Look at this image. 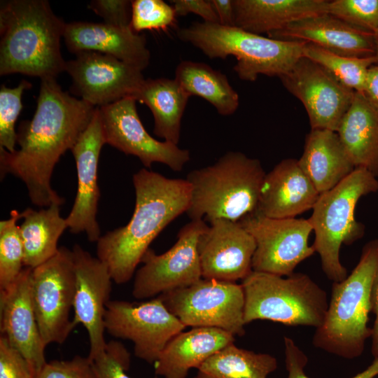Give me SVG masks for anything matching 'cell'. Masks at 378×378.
<instances>
[{"mask_svg":"<svg viewBox=\"0 0 378 378\" xmlns=\"http://www.w3.org/2000/svg\"><path fill=\"white\" fill-rule=\"evenodd\" d=\"M36 104L31 120L22 121L17 132L20 148H0L1 178L9 174L21 179L38 206H61L64 199L50 185L54 167L71 150L97 107L64 92L52 77L41 79Z\"/></svg>","mask_w":378,"mask_h":378,"instance_id":"cell-1","label":"cell"},{"mask_svg":"<svg viewBox=\"0 0 378 378\" xmlns=\"http://www.w3.org/2000/svg\"><path fill=\"white\" fill-rule=\"evenodd\" d=\"M136 201L125 226L100 237L97 257L108 267L113 281L128 282L150 243L171 222L187 211L190 186L186 179L169 178L146 168L132 177Z\"/></svg>","mask_w":378,"mask_h":378,"instance_id":"cell-2","label":"cell"},{"mask_svg":"<svg viewBox=\"0 0 378 378\" xmlns=\"http://www.w3.org/2000/svg\"><path fill=\"white\" fill-rule=\"evenodd\" d=\"M66 24L46 0L0 4V75L56 78L65 70L60 39Z\"/></svg>","mask_w":378,"mask_h":378,"instance_id":"cell-3","label":"cell"},{"mask_svg":"<svg viewBox=\"0 0 378 378\" xmlns=\"http://www.w3.org/2000/svg\"><path fill=\"white\" fill-rule=\"evenodd\" d=\"M377 275L378 239H374L365 244L352 272L333 282L323 321L313 336L315 347L346 359L362 355L372 332L368 324Z\"/></svg>","mask_w":378,"mask_h":378,"instance_id":"cell-4","label":"cell"},{"mask_svg":"<svg viewBox=\"0 0 378 378\" xmlns=\"http://www.w3.org/2000/svg\"><path fill=\"white\" fill-rule=\"evenodd\" d=\"M266 173L259 160L229 151L214 164L190 172L191 220L239 221L255 211Z\"/></svg>","mask_w":378,"mask_h":378,"instance_id":"cell-5","label":"cell"},{"mask_svg":"<svg viewBox=\"0 0 378 378\" xmlns=\"http://www.w3.org/2000/svg\"><path fill=\"white\" fill-rule=\"evenodd\" d=\"M177 36L210 59L235 57L234 71L240 79L250 82L260 74L281 78L302 56L304 45L303 42L276 40L237 27L205 22H195L181 28Z\"/></svg>","mask_w":378,"mask_h":378,"instance_id":"cell-6","label":"cell"},{"mask_svg":"<svg viewBox=\"0 0 378 378\" xmlns=\"http://www.w3.org/2000/svg\"><path fill=\"white\" fill-rule=\"evenodd\" d=\"M378 192V179L361 167L356 168L331 190L319 195L309 219L315 234L312 245L320 256L322 270L329 280L338 282L347 276L340 260L342 244L350 245L365 234L355 219L359 200Z\"/></svg>","mask_w":378,"mask_h":378,"instance_id":"cell-7","label":"cell"},{"mask_svg":"<svg viewBox=\"0 0 378 378\" xmlns=\"http://www.w3.org/2000/svg\"><path fill=\"white\" fill-rule=\"evenodd\" d=\"M241 285L246 325L269 320L317 328L323 321L328 304L327 293L307 274L282 276L252 270Z\"/></svg>","mask_w":378,"mask_h":378,"instance_id":"cell-8","label":"cell"},{"mask_svg":"<svg viewBox=\"0 0 378 378\" xmlns=\"http://www.w3.org/2000/svg\"><path fill=\"white\" fill-rule=\"evenodd\" d=\"M158 297L186 327H211L233 335L245 333L244 295L236 282L202 278Z\"/></svg>","mask_w":378,"mask_h":378,"instance_id":"cell-9","label":"cell"},{"mask_svg":"<svg viewBox=\"0 0 378 378\" xmlns=\"http://www.w3.org/2000/svg\"><path fill=\"white\" fill-rule=\"evenodd\" d=\"M76 289L72 250L65 246L32 268L31 293L42 339L47 346L64 343L75 326L70 319Z\"/></svg>","mask_w":378,"mask_h":378,"instance_id":"cell-10","label":"cell"},{"mask_svg":"<svg viewBox=\"0 0 378 378\" xmlns=\"http://www.w3.org/2000/svg\"><path fill=\"white\" fill-rule=\"evenodd\" d=\"M106 331L134 343V355L154 364L167 344L186 326L158 296L142 302L110 300L104 316Z\"/></svg>","mask_w":378,"mask_h":378,"instance_id":"cell-11","label":"cell"},{"mask_svg":"<svg viewBox=\"0 0 378 378\" xmlns=\"http://www.w3.org/2000/svg\"><path fill=\"white\" fill-rule=\"evenodd\" d=\"M204 220H191L179 230L172 248L162 254L150 248L136 272L133 296L139 300L188 287L202 278L197 251L198 239L207 227Z\"/></svg>","mask_w":378,"mask_h":378,"instance_id":"cell-12","label":"cell"},{"mask_svg":"<svg viewBox=\"0 0 378 378\" xmlns=\"http://www.w3.org/2000/svg\"><path fill=\"white\" fill-rule=\"evenodd\" d=\"M239 222L255 241L253 271L289 276L315 253L313 246L309 244L313 231L309 219L272 218L254 211Z\"/></svg>","mask_w":378,"mask_h":378,"instance_id":"cell-13","label":"cell"},{"mask_svg":"<svg viewBox=\"0 0 378 378\" xmlns=\"http://www.w3.org/2000/svg\"><path fill=\"white\" fill-rule=\"evenodd\" d=\"M136 102L133 97H126L99 107L106 144L136 156L146 168L159 162L174 172L181 171L190 159V151L151 136L139 118Z\"/></svg>","mask_w":378,"mask_h":378,"instance_id":"cell-14","label":"cell"},{"mask_svg":"<svg viewBox=\"0 0 378 378\" xmlns=\"http://www.w3.org/2000/svg\"><path fill=\"white\" fill-rule=\"evenodd\" d=\"M279 78L284 88L304 105L312 130L337 132L356 92L304 56Z\"/></svg>","mask_w":378,"mask_h":378,"instance_id":"cell-15","label":"cell"},{"mask_svg":"<svg viewBox=\"0 0 378 378\" xmlns=\"http://www.w3.org/2000/svg\"><path fill=\"white\" fill-rule=\"evenodd\" d=\"M64 71L72 80L71 92L96 107L132 97L145 80L139 69L97 52L76 54Z\"/></svg>","mask_w":378,"mask_h":378,"instance_id":"cell-16","label":"cell"},{"mask_svg":"<svg viewBox=\"0 0 378 378\" xmlns=\"http://www.w3.org/2000/svg\"><path fill=\"white\" fill-rule=\"evenodd\" d=\"M76 273L74 317L76 327L82 324L90 340V359L102 353L106 346L104 316L110 301L112 277L107 266L78 244L72 248Z\"/></svg>","mask_w":378,"mask_h":378,"instance_id":"cell-17","label":"cell"},{"mask_svg":"<svg viewBox=\"0 0 378 378\" xmlns=\"http://www.w3.org/2000/svg\"><path fill=\"white\" fill-rule=\"evenodd\" d=\"M255 248L253 236L239 221L223 218L210 221L197 242L202 278L243 280L253 270Z\"/></svg>","mask_w":378,"mask_h":378,"instance_id":"cell-18","label":"cell"},{"mask_svg":"<svg viewBox=\"0 0 378 378\" xmlns=\"http://www.w3.org/2000/svg\"><path fill=\"white\" fill-rule=\"evenodd\" d=\"M106 144L99 107L71 148L76 164L78 187L75 201L66 218L71 233L85 232L90 241L101 237L97 220L100 196L98 164L102 146Z\"/></svg>","mask_w":378,"mask_h":378,"instance_id":"cell-19","label":"cell"},{"mask_svg":"<svg viewBox=\"0 0 378 378\" xmlns=\"http://www.w3.org/2000/svg\"><path fill=\"white\" fill-rule=\"evenodd\" d=\"M31 270L23 268L14 282L0 290V329L1 335L27 360L34 376L47 361L46 345L32 302Z\"/></svg>","mask_w":378,"mask_h":378,"instance_id":"cell-20","label":"cell"},{"mask_svg":"<svg viewBox=\"0 0 378 378\" xmlns=\"http://www.w3.org/2000/svg\"><path fill=\"white\" fill-rule=\"evenodd\" d=\"M267 35L276 40L312 43L347 57L375 55L374 33L356 28L329 13L299 20Z\"/></svg>","mask_w":378,"mask_h":378,"instance_id":"cell-21","label":"cell"},{"mask_svg":"<svg viewBox=\"0 0 378 378\" xmlns=\"http://www.w3.org/2000/svg\"><path fill=\"white\" fill-rule=\"evenodd\" d=\"M63 38L75 55L97 52L114 57L141 71L150 63V53L144 35L130 27L83 21L66 23Z\"/></svg>","mask_w":378,"mask_h":378,"instance_id":"cell-22","label":"cell"},{"mask_svg":"<svg viewBox=\"0 0 378 378\" xmlns=\"http://www.w3.org/2000/svg\"><path fill=\"white\" fill-rule=\"evenodd\" d=\"M319 195L298 160L284 159L266 173L255 211L272 218H295L312 209Z\"/></svg>","mask_w":378,"mask_h":378,"instance_id":"cell-23","label":"cell"},{"mask_svg":"<svg viewBox=\"0 0 378 378\" xmlns=\"http://www.w3.org/2000/svg\"><path fill=\"white\" fill-rule=\"evenodd\" d=\"M234 335L211 327L192 328L175 335L154 363L155 373L163 378H186L211 356L234 343Z\"/></svg>","mask_w":378,"mask_h":378,"instance_id":"cell-24","label":"cell"},{"mask_svg":"<svg viewBox=\"0 0 378 378\" xmlns=\"http://www.w3.org/2000/svg\"><path fill=\"white\" fill-rule=\"evenodd\" d=\"M298 160L319 194L333 188L356 169L337 132L329 130H311Z\"/></svg>","mask_w":378,"mask_h":378,"instance_id":"cell-25","label":"cell"},{"mask_svg":"<svg viewBox=\"0 0 378 378\" xmlns=\"http://www.w3.org/2000/svg\"><path fill=\"white\" fill-rule=\"evenodd\" d=\"M234 25L246 31L270 34L299 20L328 13L326 0H232Z\"/></svg>","mask_w":378,"mask_h":378,"instance_id":"cell-26","label":"cell"},{"mask_svg":"<svg viewBox=\"0 0 378 378\" xmlns=\"http://www.w3.org/2000/svg\"><path fill=\"white\" fill-rule=\"evenodd\" d=\"M337 133L355 167L378 178V108L355 92Z\"/></svg>","mask_w":378,"mask_h":378,"instance_id":"cell-27","label":"cell"},{"mask_svg":"<svg viewBox=\"0 0 378 378\" xmlns=\"http://www.w3.org/2000/svg\"><path fill=\"white\" fill-rule=\"evenodd\" d=\"M132 97L150 108L155 134L178 145L181 120L190 97L181 85L174 78L145 79Z\"/></svg>","mask_w":378,"mask_h":378,"instance_id":"cell-28","label":"cell"},{"mask_svg":"<svg viewBox=\"0 0 378 378\" xmlns=\"http://www.w3.org/2000/svg\"><path fill=\"white\" fill-rule=\"evenodd\" d=\"M60 205L34 210L27 208L20 213L19 225L24 248V266L34 268L51 258L58 251L57 243L68 228L66 218L60 215Z\"/></svg>","mask_w":378,"mask_h":378,"instance_id":"cell-29","label":"cell"},{"mask_svg":"<svg viewBox=\"0 0 378 378\" xmlns=\"http://www.w3.org/2000/svg\"><path fill=\"white\" fill-rule=\"evenodd\" d=\"M174 79L191 96H199L224 116L231 115L239 105L237 91L227 76L202 62L183 60L176 66Z\"/></svg>","mask_w":378,"mask_h":378,"instance_id":"cell-30","label":"cell"},{"mask_svg":"<svg viewBox=\"0 0 378 378\" xmlns=\"http://www.w3.org/2000/svg\"><path fill=\"white\" fill-rule=\"evenodd\" d=\"M277 368L275 357L234 343L208 358L197 369L200 378H267Z\"/></svg>","mask_w":378,"mask_h":378,"instance_id":"cell-31","label":"cell"},{"mask_svg":"<svg viewBox=\"0 0 378 378\" xmlns=\"http://www.w3.org/2000/svg\"><path fill=\"white\" fill-rule=\"evenodd\" d=\"M302 56L322 66L340 83L356 92L363 93L369 69L377 64L376 57H347L304 43Z\"/></svg>","mask_w":378,"mask_h":378,"instance_id":"cell-32","label":"cell"},{"mask_svg":"<svg viewBox=\"0 0 378 378\" xmlns=\"http://www.w3.org/2000/svg\"><path fill=\"white\" fill-rule=\"evenodd\" d=\"M20 213L10 211V217L0 222V290L18 277L24 266V248L17 221Z\"/></svg>","mask_w":378,"mask_h":378,"instance_id":"cell-33","label":"cell"},{"mask_svg":"<svg viewBox=\"0 0 378 378\" xmlns=\"http://www.w3.org/2000/svg\"><path fill=\"white\" fill-rule=\"evenodd\" d=\"M31 84L22 80L18 86L8 88L2 85L0 88V148L8 152L15 150L17 132L15 122L22 108V95Z\"/></svg>","mask_w":378,"mask_h":378,"instance_id":"cell-34","label":"cell"},{"mask_svg":"<svg viewBox=\"0 0 378 378\" xmlns=\"http://www.w3.org/2000/svg\"><path fill=\"white\" fill-rule=\"evenodd\" d=\"M328 13L361 30H378V0L329 1Z\"/></svg>","mask_w":378,"mask_h":378,"instance_id":"cell-35","label":"cell"},{"mask_svg":"<svg viewBox=\"0 0 378 378\" xmlns=\"http://www.w3.org/2000/svg\"><path fill=\"white\" fill-rule=\"evenodd\" d=\"M172 6L162 0L132 1L130 27L138 33L142 30H165L176 21Z\"/></svg>","mask_w":378,"mask_h":378,"instance_id":"cell-36","label":"cell"},{"mask_svg":"<svg viewBox=\"0 0 378 378\" xmlns=\"http://www.w3.org/2000/svg\"><path fill=\"white\" fill-rule=\"evenodd\" d=\"M90 360L98 378H131L126 373L130 366V354L120 342H107L105 350Z\"/></svg>","mask_w":378,"mask_h":378,"instance_id":"cell-37","label":"cell"},{"mask_svg":"<svg viewBox=\"0 0 378 378\" xmlns=\"http://www.w3.org/2000/svg\"><path fill=\"white\" fill-rule=\"evenodd\" d=\"M33 378H98L88 356H75L71 360H54L46 363Z\"/></svg>","mask_w":378,"mask_h":378,"instance_id":"cell-38","label":"cell"},{"mask_svg":"<svg viewBox=\"0 0 378 378\" xmlns=\"http://www.w3.org/2000/svg\"><path fill=\"white\" fill-rule=\"evenodd\" d=\"M285 365L287 378H310L304 372L308 358L306 354L289 337H284ZM378 377V357L364 370L351 378H376Z\"/></svg>","mask_w":378,"mask_h":378,"instance_id":"cell-39","label":"cell"},{"mask_svg":"<svg viewBox=\"0 0 378 378\" xmlns=\"http://www.w3.org/2000/svg\"><path fill=\"white\" fill-rule=\"evenodd\" d=\"M88 8L100 16L106 24L120 27H130L132 1L92 0Z\"/></svg>","mask_w":378,"mask_h":378,"instance_id":"cell-40","label":"cell"},{"mask_svg":"<svg viewBox=\"0 0 378 378\" xmlns=\"http://www.w3.org/2000/svg\"><path fill=\"white\" fill-rule=\"evenodd\" d=\"M0 378H33L32 371L27 360L1 335Z\"/></svg>","mask_w":378,"mask_h":378,"instance_id":"cell-41","label":"cell"},{"mask_svg":"<svg viewBox=\"0 0 378 378\" xmlns=\"http://www.w3.org/2000/svg\"><path fill=\"white\" fill-rule=\"evenodd\" d=\"M170 2L176 16L194 13L201 17L205 22L219 24L211 0H172Z\"/></svg>","mask_w":378,"mask_h":378,"instance_id":"cell-42","label":"cell"},{"mask_svg":"<svg viewBox=\"0 0 378 378\" xmlns=\"http://www.w3.org/2000/svg\"><path fill=\"white\" fill-rule=\"evenodd\" d=\"M211 2L219 24L224 27H235L232 0H211Z\"/></svg>","mask_w":378,"mask_h":378,"instance_id":"cell-43","label":"cell"},{"mask_svg":"<svg viewBox=\"0 0 378 378\" xmlns=\"http://www.w3.org/2000/svg\"><path fill=\"white\" fill-rule=\"evenodd\" d=\"M372 312L374 314V321L372 327L371 354L376 358L378 357V275L372 292Z\"/></svg>","mask_w":378,"mask_h":378,"instance_id":"cell-44","label":"cell"},{"mask_svg":"<svg viewBox=\"0 0 378 378\" xmlns=\"http://www.w3.org/2000/svg\"><path fill=\"white\" fill-rule=\"evenodd\" d=\"M363 94L378 108V64L370 67Z\"/></svg>","mask_w":378,"mask_h":378,"instance_id":"cell-45","label":"cell"},{"mask_svg":"<svg viewBox=\"0 0 378 378\" xmlns=\"http://www.w3.org/2000/svg\"><path fill=\"white\" fill-rule=\"evenodd\" d=\"M374 41H375V55L374 56L377 58V64H378V30H377L374 33Z\"/></svg>","mask_w":378,"mask_h":378,"instance_id":"cell-46","label":"cell"},{"mask_svg":"<svg viewBox=\"0 0 378 378\" xmlns=\"http://www.w3.org/2000/svg\"><path fill=\"white\" fill-rule=\"evenodd\" d=\"M195 378H200V377L199 376L197 375Z\"/></svg>","mask_w":378,"mask_h":378,"instance_id":"cell-47","label":"cell"}]
</instances>
